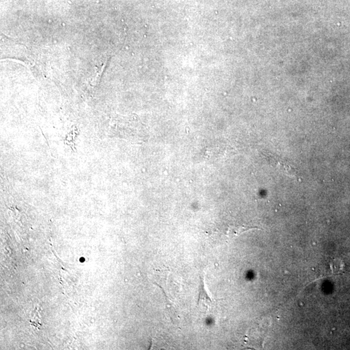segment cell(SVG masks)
Listing matches in <instances>:
<instances>
[{"label": "cell", "mask_w": 350, "mask_h": 350, "mask_svg": "<svg viewBox=\"0 0 350 350\" xmlns=\"http://www.w3.org/2000/svg\"><path fill=\"white\" fill-rule=\"evenodd\" d=\"M280 165L282 168L285 169L284 173H286V174L289 175L290 176L297 178V173H296L295 169H292L290 166L286 167V164H284V163H280Z\"/></svg>", "instance_id": "obj_4"}, {"label": "cell", "mask_w": 350, "mask_h": 350, "mask_svg": "<svg viewBox=\"0 0 350 350\" xmlns=\"http://www.w3.org/2000/svg\"><path fill=\"white\" fill-rule=\"evenodd\" d=\"M168 275V274H165V272H159L157 280L158 282H155V284H157L163 290L165 299H166V305L167 308L168 309L169 316H170L171 320L175 322L176 318H177L176 309H175V296L171 293V290H172L173 288H171V286H169V282L167 281L169 278Z\"/></svg>", "instance_id": "obj_1"}, {"label": "cell", "mask_w": 350, "mask_h": 350, "mask_svg": "<svg viewBox=\"0 0 350 350\" xmlns=\"http://www.w3.org/2000/svg\"><path fill=\"white\" fill-rule=\"evenodd\" d=\"M200 280H201V284H200L199 297L198 303L204 302L207 303V304H211V303H212V300H211V297H209L208 294L207 293L205 282V277L200 276Z\"/></svg>", "instance_id": "obj_2"}, {"label": "cell", "mask_w": 350, "mask_h": 350, "mask_svg": "<svg viewBox=\"0 0 350 350\" xmlns=\"http://www.w3.org/2000/svg\"><path fill=\"white\" fill-rule=\"evenodd\" d=\"M255 229H259L257 227L251 226H230L229 227L228 231H227V236L231 238L238 237L240 234H243L247 231L255 230Z\"/></svg>", "instance_id": "obj_3"}]
</instances>
